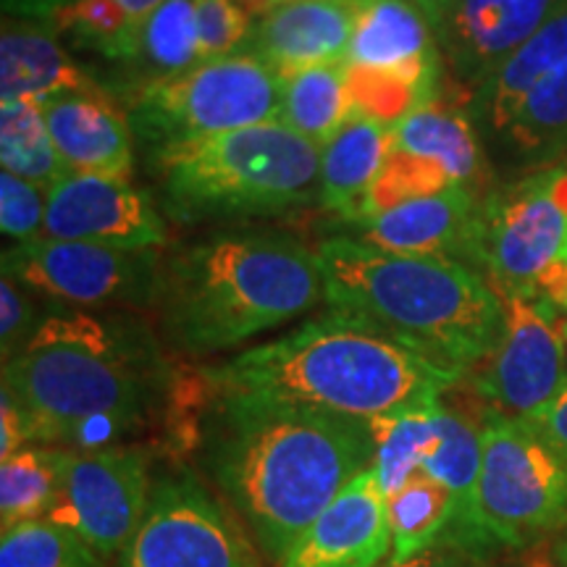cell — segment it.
<instances>
[{
    "instance_id": "603a6c76",
    "label": "cell",
    "mask_w": 567,
    "mask_h": 567,
    "mask_svg": "<svg viewBox=\"0 0 567 567\" xmlns=\"http://www.w3.org/2000/svg\"><path fill=\"white\" fill-rule=\"evenodd\" d=\"M103 90L90 74L63 51L48 27L32 21L3 24L0 38V97L3 101L48 103L74 92Z\"/></svg>"
},
{
    "instance_id": "d4e9b609",
    "label": "cell",
    "mask_w": 567,
    "mask_h": 567,
    "mask_svg": "<svg viewBox=\"0 0 567 567\" xmlns=\"http://www.w3.org/2000/svg\"><path fill=\"white\" fill-rule=\"evenodd\" d=\"M392 126L354 113L321 151V197L318 205L350 224L365 208L368 193L379 179L389 153Z\"/></svg>"
},
{
    "instance_id": "ac0fdd59",
    "label": "cell",
    "mask_w": 567,
    "mask_h": 567,
    "mask_svg": "<svg viewBox=\"0 0 567 567\" xmlns=\"http://www.w3.org/2000/svg\"><path fill=\"white\" fill-rule=\"evenodd\" d=\"M389 555L386 496L371 465L302 530L279 567H379Z\"/></svg>"
},
{
    "instance_id": "6da1fadb",
    "label": "cell",
    "mask_w": 567,
    "mask_h": 567,
    "mask_svg": "<svg viewBox=\"0 0 567 567\" xmlns=\"http://www.w3.org/2000/svg\"><path fill=\"white\" fill-rule=\"evenodd\" d=\"M197 439L205 473L276 565L375 452L365 421L239 392H213Z\"/></svg>"
},
{
    "instance_id": "f1b7e54d",
    "label": "cell",
    "mask_w": 567,
    "mask_h": 567,
    "mask_svg": "<svg viewBox=\"0 0 567 567\" xmlns=\"http://www.w3.org/2000/svg\"><path fill=\"white\" fill-rule=\"evenodd\" d=\"M197 3L200 0H166L142 27L137 48L130 61L137 76L130 90L200 66V34H197Z\"/></svg>"
},
{
    "instance_id": "f35d334b",
    "label": "cell",
    "mask_w": 567,
    "mask_h": 567,
    "mask_svg": "<svg viewBox=\"0 0 567 567\" xmlns=\"http://www.w3.org/2000/svg\"><path fill=\"white\" fill-rule=\"evenodd\" d=\"M74 0H3V13L6 19L48 24L55 13H61Z\"/></svg>"
},
{
    "instance_id": "7402d4cb",
    "label": "cell",
    "mask_w": 567,
    "mask_h": 567,
    "mask_svg": "<svg viewBox=\"0 0 567 567\" xmlns=\"http://www.w3.org/2000/svg\"><path fill=\"white\" fill-rule=\"evenodd\" d=\"M389 153L405 155L478 195L488 179V153L471 113L436 101L408 113L389 132Z\"/></svg>"
},
{
    "instance_id": "60d3db41",
    "label": "cell",
    "mask_w": 567,
    "mask_h": 567,
    "mask_svg": "<svg viewBox=\"0 0 567 567\" xmlns=\"http://www.w3.org/2000/svg\"><path fill=\"white\" fill-rule=\"evenodd\" d=\"M413 3L425 13V17L434 21V27L439 30V24H442V19L446 17V11H450L452 0H413Z\"/></svg>"
},
{
    "instance_id": "1f68e13d",
    "label": "cell",
    "mask_w": 567,
    "mask_h": 567,
    "mask_svg": "<svg viewBox=\"0 0 567 567\" xmlns=\"http://www.w3.org/2000/svg\"><path fill=\"white\" fill-rule=\"evenodd\" d=\"M0 161L3 172L51 193L71 174L55 151L42 105L32 101H0Z\"/></svg>"
},
{
    "instance_id": "d6a6232c",
    "label": "cell",
    "mask_w": 567,
    "mask_h": 567,
    "mask_svg": "<svg viewBox=\"0 0 567 567\" xmlns=\"http://www.w3.org/2000/svg\"><path fill=\"white\" fill-rule=\"evenodd\" d=\"M0 567H105V557L71 528L40 517L3 530Z\"/></svg>"
},
{
    "instance_id": "52a82bcc",
    "label": "cell",
    "mask_w": 567,
    "mask_h": 567,
    "mask_svg": "<svg viewBox=\"0 0 567 567\" xmlns=\"http://www.w3.org/2000/svg\"><path fill=\"white\" fill-rule=\"evenodd\" d=\"M467 266L499 295L567 316V168L547 166L481 197Z\"/></svg>"
},
{
    "instance_id": "bcb514c9",
    "label": "cell",
    "mask_w": 567,
    "mask_h": 567,
    "mask_svg": "<svg viewBox=\"0 0 567 567\" xmlns=\"http://www.w3.org/2000/svg\"><path fill=\"white\" fill-rule=\"evenodd\" d=\"M565 331H567V326H565Z\"/></svg>"
},
{
    "instance_id": "ab89813d",
    "label": "cell",
    "mask_w": 567,
    "mask_h": 567,
    "mask_svg": "<svg viewBox=\"0 0 567 567\" xmlns=\"http://www.w3.org/2000/svg\"><path fill=\"white\" fill-rule=\"evenodd\" d=\"M386 567H488V563H481V559L457 547H450V544H439V547L423 551L408 563Z\"/></svg>"
},
{
    "instance_id": "4fadbf2b",
    "label": "cell",
    "mask_w": 567,
    "mask_h": 567,
    "mask_svg": "<svg viewBox=\"0 0 567 567\" xmlns=\"http://www.w3.org/2000/svg\"><path fill=\"white\" fill-rule=\"evenodd\" d=\"M153 452L140 444L71 450L59 499L48 517L80 534L101 555H122L153 492Z\"/></svg>"
},
{
    "instance_id": "5b68a950",
    "label": "cell",
    "mask_w": 567,
    "mask_h": 567,
    "mask_svg": "<svg viewBox=\"0 0 567 567\" xmlns=\"http://www.w3.org/2000/svg\"><path fill=\"white\" fill-rule=\"evenodd\" d=\"M326 300L316 250L271 229H231L176 250L161 266L155 305L168 342L213 354L289 323Z\"/></svg>"
},
{
    "instance_id": "277c9868",
    "label": "cell",
    "mask_w": 567,
    "mask_h": 567,
    "mask_svg": "<svg viewBox=\"0 0 567 567\" xmlns=\"http://www.w3.org/2000/svg\"><path fill=\"white\" fill-rule=\"evenodd\" d=\"M316 258L331 308L368 318L446 371L484 365L505 329L499 292L463 260L381 250L344 234L323 239Z\"/></svg>"
},
{
    "instance_id": "9c48e42d",
    "label": "cell",
    "mask_w": 567,
    "mask_h": 567,
    "mask_svg": "<svg viewBox=\"0 0 567 567\" xmlns=\"http://www.w3.org/2000/svg\"><path fill=\"white\" fill-rule=\"evenodd\" d=\"M486 153L534 168L567 151V0L471 95Z\"/></svg>"
},
{
    "instance_id": "836d02e7",
    "label": "cell",
    "mask_w": 567,
    "mask_h": 567,
    "mask_svg": "<svg viewBox=\"0 0 567 567\" xmlns=\"http://www.w3.org/2000/svg\"><path fill=\"white\" fill-rule=\"evenodd\" d=\"M252 17L239 0H200L197 3V34H200V61H216L243 53L250 40Z\"/></svg>"
},
{
    "instance_id": "83f0119b",
    "label": "cell",
    "mask_w": 567,
    "mask_h": 567,
    "mask_svg": "<svg viewBox=\"0 0 567 567\" xmlns=\"http://www.w3.org/2000/svg\"><path fill=\"white\" fill-rule=\"evenodd\" d=\"M442 400L421 402V405L396 410L392 415L368 423L375 446L373 471L386 499L400 492L410 478H415L431 452L436 450Z\"/></svg>"
},
{
    "instance_id": "f546056e",
    "label": "cell",
    "mask_w": 567,
    "mask_h": 567,
    "mask_svg": "<svg viewBox=\"0 0 567 567\" xmlns=\"http://www.w3.org/2000/svg\"><path fill=\"white\" fill-rule=\"evenodd\" d=\"M389 526H392V555L389 565H402L423 551L450 544L455 528V505L444 486L423 473L386 499Z\"/></svg>"
},
{
    "instance_id": "9a60e30c",
    "label": "cell",
    "mask_w": 567,
    "mask_h": 567,
    "mask_svg": "<svg viewBox=\"0 0 567 567\" xmlns=\"http://www.w3.org/2000/svg\"><path fill=\"white\" fill-rule=\"evenodd\" d=\"M42 237L126 252H158L166 245L168 229L151 195L130 179L69 174L48 193Z\"/></svg>"
},
{
    "instance_id": "8d00e7d4",
    "label": "cell",
    "mask_w": 567,
    "mask_h": 567,
    "mask_svg": "<svg viewBox=\"0 0 567 567\" xmlns=\"http://www.w3.org/2000/svg\"><path fill=\"white\" fill-rule=\"evenodd\" d=\"M30 442V425L24 410L13 400L11 392L0 389V460L17 455Z\"/></svg>"
},
{
    "instance_id": "e575fe53",
    "label": "cell",
    "mask_w": 567,
    "mask_h": 567,
    "mask_svg": "<svg viewBox=\"0 0 567 567\" xmlns=\"http://www.w3.org/2000/svg\"><path fill=\"white\" fill-rule=\"evenodd\" d=\"M48 193L9 172L0 174V229L13 243H30L45 234Z\"/></svg>"
},
{
    "instance_id": "8fae6325",
    "label": "cell",
    "mask_w": 567,
    "mask_h": 567,
    "mask_svg": "<svg viewBox=\"0 0 567 567\" xmlns=\"http://www.w3.org/2000/svg\"><path fill=\"white\" fill-rule=\"evenodd\" d=\"M116 567H260L252 544L189 467L153 478L137 530Z\"/></svg>"
},
{
    "instance_id": "7bdbcfd3",
    "label": "cell",
    "mask_w": 567,
    "mask_h": 567,
    "mask_svg": "<svg viewBox=\"0 0 567 567\" xmlns=\"http://www.w3.org/2000/svg\"><path fill=\"white\" fill-rule=\"evenodd\" d=\"M551 563L555 567H567V530L557 536L555 547H551Z\"/></svg>"
},
{
    "instance_id": "3957f363",
    "label": "cell",
    "mask_w": 567,
    "mask_h": 567,
    "mask_svg": "<svg viewBox=\"0 0 567 567\" xmlns=\"http://www.w3.org/2000/svg\"><path fill=\"white\" fill-rule=\"evenodd\" d=\"M213 392L295 402L371 423L442 400L463 375L431 363L363 316L334 310L203 371Z\"/></svg>"
},
{
    "instance_id": "8992f818",
    "label": "cell",
    "mask_w": 567,
    "mask_h": 567,
    "mask_svg": "<svg viewBox=\"0 0 567 567\" xmlns=\"http://www.w3.org/2000/svg\"><path fill=\"white\" fill-rule=\"evenodd\" d=\"M163 210L176 221L266 218L321 197V151L284 122L151 153Z\"/></svg>"
},
{
    "instance_id": "d6986e66",
    "label": "cell",
    "mask_w": 567,
    "mask_h": 567,
    "mask_svg": "<svg viewBox=\"0 0 567 567\" xmlns=\"http://www.w3.org/2000/svg\"><path fill=\"white\" fill-rule=\"evenodd\" d=\"M481 197L467 187H452L439 195L392 205L344 224V237L375 245L381 250L402 255H431V258H455L467 264L473 245V229Z\"/></svg>"
},
{
    "instance_id": "cb8c5ba5",
    "label": "cell",
    "mask_w": 567,
    "mask_h": 567,
    "mask_svg": "<svg viewBox=\"0 0 567 567\" xmlns=\"http://www.w3.org/2000/svg\"><path fill=\"white\" fill-rule=\"evenodd\" d=\"M423 476L446 488L455 505V528H452L450 547H457L473 555L481 563L492 565L481 547L476 520V492L481 476V425L460 410L439 408V442L421 467Z\"/></svg>"
},
{
    "instance_id": "7a4b0ae2",
    "label": "cell",
    "mask_w": 567,
    "mask_h": 567,
    "mask_svg": "<svg viewBox=\"0 0 567 567\" xmlns=\"http://www.w3.org/2000/svg\"><path fill=\"white\" fill-rule=\"evenodd\" d=\"M30 442L101 450L145 429L172 396V368L145 326L53 308L30 344L3 363Z\"/></svg>"
},
{
    "instance_id": "4dcf8cb0",
    "label": "cell",
    "mask_w": 567,
    "mask_h": 567,
    "mask_svg": "<svg viewBox=\"0 0 567 567\" xmlns=\"http://www.w3.org/2000/svg\"><path fill=\"white\" fill-rule=\"evenodd\" d=\"M69 452L61 446H24L0 463L3 530L48 517L61 494Z\"/></svg>"
},
{
    "instance_id": "74e56055",
    "label": "cell",
    "mask_w": 567,
    "mask_h": 567,
    "mask_svg": "<svg viewBox=\"0 0 567 567\" xmlns=\"http://www.w3.org/2000/svg\"><path fill=\"white\" fill-rule=\"evenodd\" d=\"M542 431L544 436L549 439L551 444L557 446L559 452L567 457V389L557 396L555 402H549L542 413H536L534 417H526Z\"/></svg>"
},
{
    "instance_id": "ba28073f",
    "label": "cell",
    "mask_w": 567,
    "mask_h": 567,
    "mask_svg": "<svg viewBox=\"0 0 567 567\" xmlns=\"http://www.w3.org/2000/svg\"><path fill=\"white\" fill-rule=\"evenodd\" d=\"M476 520L492 563L567 530V457L526 417L484 413Z\"/></svg>"
},
{
    "instance_id": "4316f807",
    "label": "cell",
    "mask_w": 567,
    "mask_h": 567,
    "mask_svg": "<svg viewBox=\"0 0 567 567\" xmlns=\"http://www.w3.org/2000/svg\"><path fill=\"white\" fill-rule=\"evenodd\" d=\"M166 0H74L48 21L53 34H69L80 48L109 61L130 63L145 21Z\"/></svg>"
},
{
    "instance_id": "5bb4252c",
    "label": "cell",
    "mask_w": 567,
    "mask_h": 567,
    "mask_svg": "<svg viewBox=\"0 0 567 567\" xmlns=\"http://www.w3.org/2000/svg\"><path fill=\"white\" fill-rule=\"evenodd\" d=\"M505 329L478 365L476 392L509 417H534L567 389V316L549 305L499 295Z\"/></svg>"
},
{
    "instance_id": "e0dca14e",
    "label": "cell",
    "mask_w": 567,
    "mask_h": 567,
    "mask_svg": "<svg viewBox=\"0 0 567 567\" xmlns=\"http://www.w3.org/2000/svg\"><path fill=\"white\" fill-rule=\"evenodd\" d=\"M563 3L565 0H452L436 30L444 69L473 95Z\"/></svg>"
},
{
    "instance_id": "7c38bea8",
    "label": "cell",
    "mask_w": 567,
    "mask_h": 567,
    "mask_svg": "<svg viewBox=\"0 0 567 567\" xmlns=\"http://www.w3.org/2000/svg\"><path fill=\"white\" fill-rule=\"evenodd\" d=\"M3 274L24 284L55 308L145 305L155 300L158 252H126L113 247L38 237L3 250Z\"/></svg>"
},
{
    "instance_id": "ffe728a7",
    "label": "cell",
    "mask_w": 567,
    "mask_h": 567,
    "mask_svg": "<svg viewBox=\"0 0 567 567\" xmlns=\"http://www.w3.org/2000/svg\"><path fill=\"white\" fill-rule=\"evenodd\" d=\"M354 32V3L295 0L281 3L252 24L243 51L268 63L276 74L344 63Z\"/></svg>"
},
{
    "instance_id": "ee69618b",
    "label": "cell",
    "mask_w": 567,
    "mask_h": 567,
    "mask_svg": "<svg viewBox=\"0 0 567 567\" xmlns=\"http://www.w3.org/2000/svg\"><path fill=\"white\" fill-rule=\"evenodd\" d=\"M281 3H295V0H281ZM344 3H354V0H344Z\"/></svg>"
},
{
    "instance_id": "2e32d148",
    "label": "cell",
    "mask_w": 567,
    "mask_h": 567,
    "mask_svg": "<svg viewBox=\"0 0 567 567\" xmlns=\"http://www.w3.org/2000/svg\"><path fill=\"white\" fill-rule=\"evenodd\" d=\"M347 63L408 82L425 105L442 101V45L434 21L413 0H354Z\"/></svg>"
},
{
    "instance_id": "d590c367",
    "label": "cell",
    "mask_w": 567,
    "mask_h": 567,
    "mask_svg": "<svg viewBox=\"0 0 567 567\" xmlns=\"http://www.w3.org/2000/svg\"><path fill=\"white\" fill-rule=\"evenodd\" d=\"M42 318L45 313L38 308L30 289L13 279L11 274H3V279H0V352H3V363H9L30 344Z\"/></svg>"
},
{
    "instance_id": "44dd1931",
    "label": "cell",
    "mask_w": 567,
    "mask_h": 567,
    "mask_svg": "<svg viewBox=\"0 0 567 567\" xmlns=\"http://www.w3.org/2000/svg\"><path fill=\"white\" fill-rule=\"evenodd\" d=\"M48 132L71 174H132V126L109 90L74 92L42 103Z\"/></svg>"
},
{
    "instance_id": "484cf974",
    "label": "cell",
    "mask_w": 567,
    "mask_h": 567,
    "mask_svg": "<svg viewBox=\"0 0 567 567\" xmlns=\"http://www.w3.org/2000/svg\"><path fill=\"white\" fill-rule=\"evenodd\" d=\"M352 116L350 80L344 63H326L281 80V116L289 130L323 151Z\"/></svg>"
},
{
    "instance_id": "f6af8a7d",
    "label": "cell",
    "mask_w": 567,
    "mask_h": 567,
    "mask_svg": "<svg viewBox=\"0 0 567 567\" xmlns=\"http://www.w3.org/2000/svg\"><path fill=\"white\" fill-rule=\"evenodd\" d=\"M538 567H547V565H538Z\"/></svg>"
},
{
    "instance_id": "b9f144b4",
    "label": "cell",
    "mask_w": 567,
    "mask_h": 567,
    "mask_svg": "<svg viewBox=\"0 0 567 567\" xmlns=\"http://www.w3.org/2000/svg\"><path fill=\"white\" fill-rule=\"evenodd\" d=\"M239 3L245 6V9H247V13H250V17H266L268 11L279 9L281 0H239Z\"/></svg>"
},
{
    "instance_id": "30bf717a",
    "label": "cell",
    "mask_w": 567,
    "mask_h": 567,
    "mask_svg": "<svg viewBox=\"0 0 567 567\" xmlns=\"http://www.w3.org/2000/svg\"><path fill=\"white\" fill-rule=\"evenodd\" d=\"M124 103L134 137L158 153L213 134L279 122L281 76L243 51L142 84L126 92Z\"/></svg>"
}]
</instances>
